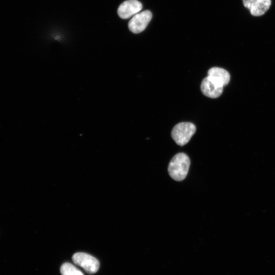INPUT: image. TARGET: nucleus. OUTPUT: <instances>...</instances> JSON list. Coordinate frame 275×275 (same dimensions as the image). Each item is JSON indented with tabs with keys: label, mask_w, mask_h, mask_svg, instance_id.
<instances>
[{
	"label": "nucleus",
	"mask_w": 275,
	"mask_h": 275,
	"mask_svg": "<svg viewBox=\"0 0 275 275\" xmlns=\"http://www.w3.org/2000/svg\"><path fill=\"white\" fill-rule=\"evenodd\" d=\"M190 166V159L184 153L176 154L171 160L168 166V173L174 180L180 181L186 177Z\"/></svg>",
	"instance_id": "f257e3e1"
},
{
	"label": "nucleus",
	"mask_w": 275,
	"mask_h": 275,
	"mask_svg": "<svg viewBox=\"0 0 275 275\" xmlns=\"http://www.w3.org/2000/svg\"><path fill=\"white\" fill-rule=\"evenodd\" d=\"M196 130L195 125L190 122H181L173 128L171 136L179 146H184L190 140Z\"/></svg>",
	"instance_id": "f03ea898"
},
{
	"label": "nucleus",
	"mask_w": 275,
	"mask_h": 275,
	"mask_svg": "<svg viewBox=\"0 0 275 275\" xmlns=\"http://www.w3.org/2000/svg\"><path fill=\"white\" fill-rule=\"evenodd\" d=\"M73 262L82 267L86 272L96 273L99 267V261L93 256L82 252L74 254L72 256Z\"/></svg>",
	"instance_id": "7ed1b4c3"
},
{
	"label": "nucleus",
	"mask_w": 275,
	"mask_h": 275,
	"mask_svg": "<svg viewBox=\"0 0 275 275\" xmlns=\"http://www.w3.org/2000/svg\"><path fill=\"white\" fill-rule=\"evenodd\" d=\"M152 17V13L149 10L137 13L129 21L128 29L133 33H140L146 29Z\"/></svg>",
	"instance_id": "20e7f679"
},
{
	"label": "nucleus",
	"mask_w": 275,
	"mask_h": 275,
	"mask_svg": "<svg viewBox=\"0 0 275 275\" xmlns=\"http://www.w3.org/2000/svg\"><path fill=\"white\" fill-rule=\"evenodd\" d=\"M142 9V4L138 0H127L119 6L118 14L122 19H127L135 15Z\"/></svg>",
	"instance_id": "39448f33"
},
{
	"label": "nucleus",
	"mask_w": 275,
	"mask_h": 275,
	"mask_svg": "<svg viewBox=\"0 0 275 275\" xmlns=\"http://www.w3.org/2000/svg\"><path fill=\"white\" fill-rule=\"evenodd\" d=\"M244 6L248 8L253 16H260L269 9L271 0H242Z\"/></svg>",
	"instance_id": "423d86ee"
},
{
	"label": "nucleus",
	"mask_w": 275,
	"mask_h": 275,
	"mask_svg": "<svg viewBox=\"0 0 275 275\" xmlns=\"http://www.w3.org/2000/svg\"><path fill=\"white\" fill-rule=\"evenodd\" d=\"M201 90L205 96L211 98H215L222 94L223 87L216 84L207 76L202 81Z\"/></svg>",
	"instance_id": "0eeeda50"
},
{
	"label": "nucleus",
	"mask_w": 275,
	"mask_h": 275,
	"mask_svg": "<svg viewBox=\"0 0 275 275\" xmlns=\"http://www.w3.org/2000/svg\"><path fill=\"white\" fill-rule=\"evenodd\" d=\"M208 77L216 84L224 87L227 85L230 79L229 72L225 69L219 67H212L207 72Z\"/></svg>",
	"instance_id": "6e6552de"
},
{
	"label": "nucleus",
	"mask_w": 275,
	"mask_h": 275,
	"mask_svg": "<svg viewBox=\"0 0 275 275\" xmlns=\"http://www.w3.org/2000/svg\"><path fill=\"white\" fill-rule=\"evenodd\" d=\"M60 271L62 275H84L79 269L69 263L62 264Z\"/></svg>",
	"instance_id": "1a4fd4ad"
}]
</instances>
